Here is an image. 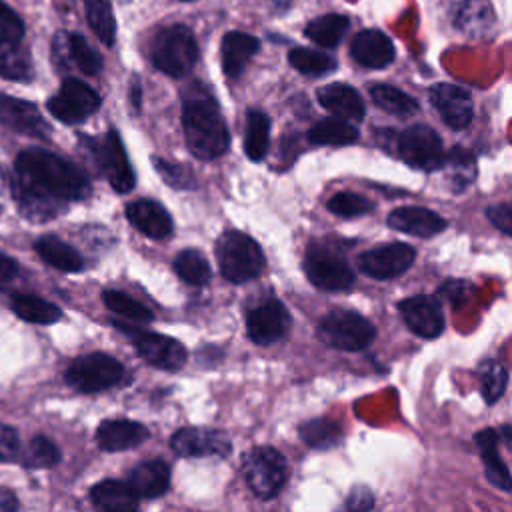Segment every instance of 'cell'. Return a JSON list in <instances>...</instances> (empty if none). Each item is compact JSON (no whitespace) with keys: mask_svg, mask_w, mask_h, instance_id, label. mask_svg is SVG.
<instances>
[{"mask_svg":"<svg viewBox=\"0 0 512 512\" xmlns=\"http://www.w3.org/2000/svg\"><path fill=\"white\" fill-rule=\"evenodd\" d=\"M182 126L186 144L196 158L214 160L228 150L230 134L220 106L200 84H194L184 92Z\"/></svg>","mask_w":512,"mask_h":512,"instance_id":"obj_1","label":"cell"},{"mask_svg":"<svg viewBox=\"0 0 512 512\" xmlns=\"http://www.w3.org/2000/svg\"><path fill=\"white\" fill-rule=\"evenodd\" d=\"M16 178L64 202L82 200L90 194V182L80 168L40 148L24 150L18 154Z\"/></svg>","mask_w":512,"mask_h":512,"instance_id":"obj_2","label":"cell"},{"mask_svg":"<svg viewBox=\"0 0 512 512\" xmlns=\"http://www.w3.org/2000/svg\"><path fill=\"white\" fill-rule=\"evenodd\" d=\"M150 60L160 72L172 78L190 74L198 62V44L192 30L184 24L160 28L150 44Z\"/></svg>","mask_w":512,"mask_h":512,"instance_id":"obj_3","label":"cell"},{"mask_svg":"<svg viewBox=\"0 0 512 512\" xmlns=\"http://www.w3.org/2000/svg\"><path fill=\"white\" fill-rule=\"evenodd\" d=\"M220 274L234 284L256 278L264 268V254L256 240L238 230H228L216 240Z\"/></svg>","mask_w":512,"mask_h":512,"instance_id":"obj_4","label":"cell"},{"mask_svg":"<svg viewBox=\"0 0 512 512\" xmlns=\"http://www.w3.org/2000/svg\"><path fill=\"white\" fill-rule=\"evenodd\" d=\"M242 474L254 496L270 500L284 488L288 478V464L276 448L258 446L246 454Z\"/></svg>","mask_w":512,"mask_h":512,"instance_id":"obj_5","label":"cell"},{"mask_svg":"<svg viewBox=\"0 0 512 512\" xmlns=\"http://www.w3.org/2000/svg\"><path fill=\"white\" fill-rule=\"evenodd\" d=\"M374 326L368 318L354 310H330L318 324V336L338 350H362L374 340Z\"/></svg>","mask_w":512,"mask_h":512,"instance_id":"obj_6","label":"cell"},{"mask_svg":"<svg viewBox=\"0 0 512 512\" xmlns=\"http://www.w3.org/2000/svg\"><path fill=\"white\" fill-rule=\"evenodd\" d=\"M124 380V366L104 354V352H92L86 356L76 358L68 370H66V382L78 390V392H102L108 390Z\"/></svg>","mask_w":512,"mask_h":512,"instance_id":"obj_7","label":"cell"},{"mask_svg":"<svg viewBox=\"0 0 512 512\" xmlns=\"http://www.w3.org/2000/svg\"><path fill=\"white\" fill-rule=\"evenodd\" d=\"M398 154L408 166L424 172H434L444 162L442 140L426 124H414L400 132Z\"/></svg>","mask_w":512,"mask_h":512,"instance_id":"obj_8","label":"cell"},{"mask_svg":"<svg viewBox=\"0 0 512 512\" xmlns=\"http://www.w3.org/2000/svg\"><path fill=\"white\" fill-rule=\"evenodd\" d=\"M100 108V96L86 82L66 78L60 90L48 100V110L64 124L84 122Z\"/></svg>","mask_w":512,"mask_h":512,"instance_id":"obj_9","label":"cell"},{"mask_svg":"<svg viewBox=\"0 0 512 512\" xmlns=\"http://www.w3.org/2000/svg\"><path fill=\"white\" fill-rule=\"evenodd\" d=\"M304 272L316 288L328 292H340L354 284V272L346 260L324 246H310L306 250Z\"/></svg>","mask_w":512,"mask_h":512,"instance_id":"obj_10","label":"cell"},{"mask_svg":"<svg viewBox=\"0 0 512 512\" xmlns=\"http://www.w3.org/2000/svg\"><path fill=\"white\" fill-rule=\"evenodd\" d=\"M114 324L120 330H124L126 334H132L134 348L150 366L174 372L186 364L188 354H186V348L178 340H174L166 334H158V332H142V330L126 326L122 322H114Z\"/></svg>","mask_w":512,"mask_h":512,"instance_id":"obj_11","label":"cell"},{"mask_svg":"<svg viewBox=\"0 0 512 512\" xmlns=\"http://www.w3.org/2000/svg\"><path fill=\"white\" fill-rule=\"evenodd\" d=\"M94 156L102 174L108 178L110 186L116 192L124 194L134 188V172L116 130H108L106 136L98 142V146H94Z\"/></svg>","mask_w":512,"mask_h":512,"instance_id":"obj_12","label":"cell"},{"mask_svg":"<svg viewBox=\"0 0 512 512\" xmlns=\"http://www.w3.org/2000/svg\"><path fill=\"white\" fill-rule=\"evenodd\" d=\"M414 258H416V252L410 244L392 242V244L378 246L364 252L358 258V268L362 274L370 278L388 280L406 272L412 266Z\"/></svg>","mask_w":512,"mask_h":512,"instance_id":"obj_13","label":"cell"},{"mask_svg":"<svg viewBox=\"0 0 512 512\" xmlns=\"http://www.w3.org/2000/svg\"><path fill=\"white\" fill-rule=\"evenodd\" d=\"M248 336L256 344H272L290 330V312L278 298H268L246 314Z\"/></svg>","mask_w":512,"mask_h":512,"instance_id":"obj_14","label":"cell"},{"mask_svg":"<svg viewBox=\"0 0 512 512\" xmlns=\"http://www.w3.org/2000/svg\"><path fill=\"white\" fill-rule=\"evenodd\" d=\"M170 448L182 458H200V456H218L224 458L230 454L232 444L220 432L212 428H180L170 438Z\"/></svg>","mask_w":512,"mask_h":512,"instance_id":"obj_15","label":"cell"},{"mask_svg":"<svg viewBox=\"0 0 512 512\" xmlns=\"http://www.w3.org/2000/svg\"><path fill=\"white\" fill-rule=\"evenodd\" d=\"M398 312L402 314L406 326L420 338H436L444 330V312L436 298L418 294L398 302Z\"/></svg>","mask_w":512,"mask_h":512,"instance_id":"obj_16","label":"cell"},{"mask_svg":"<svg viewBox=\"0 0 512 512\" xmlns=\"http://www.w3.org/2000/svg\"><path fill=\"white\" fill-rule=\"evenodd\" d=\"M430 102L438 110L444 124H448L452 130H464L472 122L474 106L468 90L456 86V84H436L430 90Z\"/></svg>","mask_w":512,"mask_h":512,"instance_id":"obj_17","label":"cell"},{"mask_svg":"<svg viewBox=\"0 0 512 512\" xmlns=\"http://www.w3.org/2000/svg\"><path fill=\"white\" fill-rule=\"evenodd\" d=\"M0 124L32 138H48V124L42 118L40 110L32 102H26L2 92H0Z\"/></svg>","mask_w":512,"mask_h":512,"instance_id":"obj_18","label":"cell"},{"mask_svg":"<svg viewBox=\"0 0 512 512\" xmlns=\"http://www.w3.org/2000/svg\"><path fill=\"white\" fill-rule=\"evenodd\" d=\"M10 186H12V194H14V200L18 204L20 214L26 216L32 222L52 220V218L60 216L66 210L68 202L40 192V190H36L32 186L24 184L16 176L10 180Z\"/></svg>","mask_w":512,"mask_h":512,"instance_id":"obj_19","label":"cell"},{"mask_svg":"<svg viewBox=\"0 0 512 512\" xmlns=\"http://www.w3.org/2000/svg\"><path fill=\"white\" fill-rule=\"evenodd\" d=\"M388 226L398 232L410 234V236L430 238V236L442 232L448 226V222L428 208L402 206L388 214Z\"/></svg>","mask_w":512,"mask_h":512,"instance_id":"obj_20","label":"cell"},{"mask_svg":"<svg viewBox=\"0 0 512 512\" xmlns=\"http://www.w3.org/2000/svg\"><path fill=\"white\" fill-rule=\"evenodd\" d=\"M130 224L148 238L162 240L172 234V218L166 208L154 200H134L126 206Z\"/></svg>","mask_w":512,"mask_h":512,"instance_id":"obj_21","label":"cell"},{"mask_svg":"<svg viewBox=\"0 0 512 512\" xmlns=\"http://www.w3.org/2000/svg\"><path fill=\"white\" fill-rule=\"evenodd\" d=\"M128 484L138 500L160 498L170 486V468L160 458L138 462L128 474Z\"/></svg>","mask_w":512,"mask_h":512,"instance_id":"obj_22","label":"cell"},{"mask_svg":"<svg viewBox=\"0 0 512 512\" xmlns=\"http://www.w3.org/2000/svg\"><path fill=\"white\" fill-rule=\"evenodd\" d=\"M394 54L392 40L380 30H362L350 44V56L366 68H386Z\"/></svg>","mask_w":512,"mask_h":512,"instance_id":"obj_23","label":"cell"},{"mask_svg":"<svg viewBox=\"0 0 512 512\" xmlns=\"http://www.w3.org/2000/svg\"><path fill=\"white\" fill-rule=\"evenodd\" d=\"M316 98L320 106H324L336 118L348 122H358L364 118V100L358 94V90L348 84H326L318 88Z\"/></svg>","mask_w":512,"mask_h":512,"instance_id":"obj_24","label":"cell"},{"mask_svg":"<svg viewBox=\"0 0 512 512\" xmlns=\"http://www.w3.org/2000/svg\"><path fill=\"white\" fill-rule=\"evenodd\" d=\"M148 428L132 420H104L96 430V442L106 452H122L142 444Z\"/></svg>","mask_w":512,"mask_h":512,"instance_id":"obj_25","label":"cell"},{"mask_svg":"<svg viewBox=\"0 0 512 512\" xmlns=\"http://www.w3.org/2000/svg\"><path fill=\"white\" fill-rule=\"evenodd\" d=\"M260 50V40L246 32H228L222 38V70L228 78H238L252 56Z\"/></svg>","mask_w":512,"mask_h":512,"instance_id":"obj_26","label":"cell"},{"mask_svg":"<svg viewBox=\"0 0 512 512\" xmlns=\"http://www.w3.org/2000/svg\"><path fill=\"white\" fill-rule=\"evenodd\" d=\"M54 52L58 58L62 56L72 62L82 74L94 76L102 70L100 54L80 34H58L54 38Z\"/></svg>","mask_w":512,"mask_h":512,"instance_id":"obj_27","label":"cell"},{"mask_svg":"<svg viewBox=\"0 0 512 512\" xmlns=\"http://www.w3.org/2000/svg\"><path fill=\"white\" fill-rule=\"evenodd\" d=\"M474 440L480 448L488 482L492 486L504 490V492H510L512 490V480H510L508 466L504 464V460L500 458V452H498V432L494 428H486V430L478 432L474 436Z\"/></svg>","mask_w":512,"mask_h":512,"instance_id":"obj_28","label":"cell"},{"mask_svg":"<svg viewBox=\"0 0 512 512\" xmlns=\"http://www.w3.org/2000/svg\"><path fill=\"white\" fill-rule=\"evenodd\" d=\"M90 500L106 512H132L138 508V498L128 482L102 480L90 488Z\"/></svg>","mask_w":512,"mask_h":512,"instance_id":"obj_29","label":"cell"},{"mask_svg":"<svg viewBox=\"0 0 512 512\" xmlns=\"http://www.w3.org/2000/svg\"><path fill=\"white\" fill-rule=\"evenodd\" d=\"M494 10L488 0H464L454 16L456 28L466 36H484L494 26Z\"/></svg>","mask_w":512,"mask_h":512,"instance_id":"obj_30","label":"cell"},{"mask_svg":"<svg viewBox=\"0 0 512 512\" xmlns=\"http://www.w3.org/2000/svg\"><path fill=\"white\" fill-rule=\"evenodd\" d=\"M34 248L46 264L62 272H80L84 268V260L80 252L70 244H66L64 240H60L58 236H52V234L42 236L36 240Z\"/></svg>","mask_w":512,"mask_h":512,"instance_id":"obj_31","label":"cell"},{"mask_svg":"<svg viewBox=\"0 0 512 512\" xmlns=\"http://www.w3.org/2000/svg\"><path fill=\"white\" fill-rule=\"evenodd\" d=\"M358 136L360 132L352 122L336 116L316 122L308 132V140L318 146H348L356 142Z\"/></svg>","mask_w":512,"mask_h":512,"instance_id":"obj_32","label":"cell"},{"mask_svg":"<svg viewBox=\"0 0 512 512\" xmlns=\"http://www.w3.org/2000/svg\"><path fill=\"white\" fill-rule=\"evenodd\" d=\"M350 20L342 14H324L308 22L304 34L322 48H334L346 36Z\"/></svg>","mask_w":512,"mask_h":512,"instance_id":"obj_33","label":"cell"},{"mask_svg":"<svg viewBox=\"0 0 512 512\" xmlns=\"http://www.w3.org/2000/svg\"><path fill=\"white\" fill-rule=\"evenodd\" d=\"M270 144V118L262 110H248L246 132H244V152L252 162H260Z\"/></svg>","mask_w":512,"mask_h":512,"instance_id":"obj_34","label":"cell"},{"mask_svg":"<svg viewBox=\"0 0 512 512\" xmlns=\"http://www.w3.org/2000/svg\"><path fill=\"white\" fill-rule=\"evenodd\" d=\"M440 168L448 170L450 186L454 192H462L476 176L474 154L460 146H454L448 154H444V162Z\"/></svg>","mask_w":512,"mask_h":512,"instance_id":"obj_35","label":"cell"},{"mask_svg":"<svg viewBox=\"0 0 512 512\" xmlns=\"http://www.w3.org/2000/svg\"><path fill=\"white\" fill-rule=\"evenodd\" d=\"M12 310L26 322L32 324H54L62 312L56 304L38 298V296H28V294H20L12 298Z\"/></svg>","mask_w":512,"mask_h":512,"instance_id":"obj_36","label":"cell"},{"mask_svg":"<svg viewBox=\"0 0 512 512\" xmlns=\"http://www.w3.org/2000/svg\"><path fill=\"white\" fill-rule=\"evenodd\" d=\"M86 20L98 40L106 46H112L116 40V20L112 14L110 0H84Z\"/></svg>","mask_w":512,"mask_h":512,"instance_id":"obj_37","label":"cell"},{"mask_svg":"<svg viewBox=\"0 0 512 512\" xmlns=\"http://www.w3.org/2000/svg\"><path fill=\"white\" fill-rule=\"evenodd\" d=\"M370 96L374 100V104L382 110H386L388 114L394 116H412L418 112V102L408 96L406 92L388 86V84H376L370 88Z\"/></svg>","mask_w":512,"mask_h":512,"instance_id":"obj_38","label":"cell"},{"mask_svg":"<svg viewBox=\"0 0 512 512\" xmlns=\"http://www.w3.org/2000/svg\"><path fill=\"white\" fill-rule=\"evenodd\" d=\"M174 272L192 286H204L210 282V264L196 248H186L174 258Z\"/></svg>","mask_w":512,"mask_h":512,"instance_id":"obj_39","label":"cell"},{"mask_svg":"<svg viewBox=\"0 0 512 512\" xmlns=\"http://www.w3.org/2000/svg\"><path fill=\"white\" fill-rule=\"evenodd\" d=\"M288 62L306 76H324L336 70V60L320 50L312 48H292L288 52Z\"/></svg>","mask_w":512,"mask_h":512,"instance_id":"obj_40","label":"cell"},{"mask_svg":"<svg viewBox=\"0 0 512 512\" xmlns=\"http://www.w3.org/2000/svg\"><path fill=\"white\" fill-rule=\"evenodd\" d=\"M0 76L16 82H26L32 76L28 54L14 42H0Z\"/></svg>","mask_w":512,"mask_h":512,"instance_id":"obj_41","label":"cell"},{"mask_svg":"<svg viewBox=\"0 0 512 512\" xmlns=\"http://www.w3.org/2000/svg\"><path fill=\"white\" fill-rule=\"evenodd\" d=\"M300 438L314 448H330L340 442L342 428L330 418H314L300 426Z\"/></svg>","mask_w":512,"mask_h":512,"instance_id":"obj_42","label":"cell"},{"mask_svg":"<svg viewBox=\"0 0 512 512\" xmlns=\"http://www.w3.org/2000/svg\"><path fill=\"white\" fill-rule=\"evenodd\" d=\"M478 374H480V392H482L484 400L488 404L498 402L508 384L506 368L502 364H498L496 360H484L478 366Z\"/></svg>","mask_w":512,"mask_h":512,"instance_id":"obj_43","label":"cell"},{"mask_svg":"<svg viewBox=\"0 0 512 512\" xmlns=\"http://www.w3.org/2000/svg\"><path fill=\"white\" fill-rule=\"evenodd\" d=\"M20 460L28 468H50L60 462V450L52 440H48L44 436H34L24 446Z\"/></svg>","mask_w":512,"mask_h":512,"instance_id":"obj_44","label":"cell"},{"mask_svg":"<svg viewBox=\"0 0 512 512\" xmlns=\"http://www.w3.org/2000/svg\"><path fill=\"white\" fill-rule=\"evenodd\" d=\"M102 300L106 304V308L122 318H128V320H136V322H150L154 318V314L140 302H136L134 298H130L128 294L124 292H118V290H106L102 294Z\"/></svg>","mask_w":512,"mask_h":512,"instance_id":"obj_45","label":"cell"},{"mask_svg":"<svg viewBox=\"0 0 512 512\" xmlns=\"http://www.w3.org/2000/svg\"><path fill=\"white\" fill-rule=\"evenodd\" d=\"M328 210L342 218H358L372 210V202L356 192H336L328 200Z\"/></svg>","mask_w":512,"mask_h":512,"instance_id":"obj_46","label":"cell"},{"mask_svg":"<svg viewBox=\"0 0 512 512\" xmlns=\"http://www.w3.org/2000/svg\"><path fill=\"white\" fill-rule=\"evenodd\" d=\"M152 164L168 186L180 188V190H186V188L194 186V174L190 170H186L184 166L172 164V162H168L164 158H158V156L152 158Z\"/></svg>","mask_w":512,"mask_h":512,"instance_id":"obj_47","label":"cell"},{"mask_svg":"<svg viewBox=\"0 0 512 512\" xmlns=\"http://www.w3.org/2000/svg\"><path fill=\"white\" fill-rule=\"evenodd\" d=\"M24 36V22L22 18L0 0V42H14L20 44Z\"/></svg>","mask_w":512,"mask_h":512,"instance_id":"obj_48","label":"cell"},{"mask_svg":"<svg viewBox=\"0 0 512 512\" xmlns=\"http://www.w3.org/2000/svg\"><path fill=\"white\" fill-rule=\"evenodd\" d=\"M20 452V440L12 426L0 422V462L14 460Z\"/></svg>","mask_w":512,"mask_h":512,"instance_id":"obj_49","label":"cell"},{"mask_svg":"<svg viewBox=\"0 0 512 512\" xmlns=\"http://www.w3.org/2000/svg\"><path fill=\"white\" fill-rule=\"evenodd\" d=\"M486 216L488 220L506 236L512 234V208L510 204H496V206H490L486 210Z\"/></svg>","mask_w":512,"mask_h":512,"instance_id":"obj_50","label":"cell"},{"mask_svg":"<svg viewBox=\"0 0 512 512\" xmlns=\"http://www.w3.org/2000/svg\"><path fill=\"white\" fill-rule=\"evenodd\" d=\"M446 300H450L454 306L466 302V298L470 296L472 292V284L470 282H464V280H448L440 286L438 290Z\"/></svg>","mask_w":512,"mask_h":512,"instance_id":"obj_51","label":"cell"},{"mask_svg":"<svg viewBox=\"0 0 512 512\" xmlns=\"http://www.w3.org/2000/svg\"><path fill=\"white\" fill-rule=\"evenodd\" d=\"M374 506V496L366 486H356L350 490V496L346 500V508L356 512H366Z\"/></svg>","mask_w":512,"mask_h":512,"instance_id":"obj_52","label":"cell"},{"mask_svg":"<svg viewBox=\"0 0 512 512\" xmlns=\"http://www.w3.org/2000/svg\"><path fill=\"white\" fill-rule=\"evenodd\" d=\"M18 274V264L10 258L0 254V286L8 284Z\"/></svg>","mask_w":512,"mask_h":512,"instance_id":"obj_53","label":"cell"},{"mask_svg":"<svg viewBox=\"0 0 512 512\" xmlns=\"http://www.w3.org/2000/svg\"><path fill=\"white\" fill-rule=\"evenodd\" d=\"M132 104H134V108L138 110L140 108V86L134 82V86H132Z\"/></svg>","mask_w":512,"mask_h":512,"instance_id":"obj_54","label":"cell"},{"mask_svg":"<svg viewBox=\"0 0 512 512\" xmlns=\"http://www.w3.org/2000/svg\"><path fill=\"white\" fill-rule=\"evenodd\" d=\"M500 434H502V438H504V442H506V446H510V426H508V424H504V426H502V430H500Z\"/></svg>","mask_w":512,"mask_h":512,"instance_id":"obj_55","label":"cell"},{"mask_svg":"<svg viewBox=\"0 0 512 512\" xmlns=\"http://www.w3.org/2000/svg\"><path fill=\"white\" fill-rule=\"evenodd\" d=\"M4 186V172H2V168H0V188Z\"/></svg>","mask_w":512,"mask_h":512,"instance_id":"obj_56","label":"cell"},{"mask_svg":"<svg viewBox=\"0 0 512 512\" xmlns=\"http://www.w3.org/2000/svg\"><path fill=\"white\" fill-rule=\"evenodd\" d=\"M0 214H2V206H0Z\"/></svg>","mask_w":512,"mask_h":512,"instance_id":"obj_57","label":"cell"},{"mask_svg":"<svg viewBox=\"0 0 512 512\" xmlns=\"http://www.w3.org/2000/svg\"><path fill=\"white\" fill-rule=\"evenodd\" d=\"M182 2H190V0H182Z\"/></svg>","mask_w":512,"mask_h":512,"instance_id":"obj_58","label":"cell"}]
</instances>
